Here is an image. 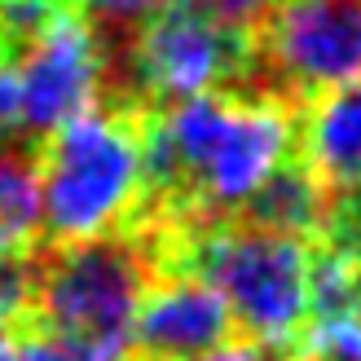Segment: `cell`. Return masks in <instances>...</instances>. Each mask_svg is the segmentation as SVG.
Returning a JSON list of instances; mask_svg holds the SVG:
<instances>
[{"mask_svg": "<svg viewBox=\"0 0 361 361\" xmlns=\"http://www.w3.org/2000/svg\"><path fill=\"white\" fill-rule=\"evenodd\" d=\"M300 106L274 93H203L141 111L146 198H172L194 216L243 212L295 150Z\"/></svg>", "mask_w": 361, "mask_h": 361, "instance_id": "1", "label": "cell"}, {"mask_svg": "<svg viewBox=\"0 0 361 361\" xmlns=\"http://www.w3.org/2000/svg\"><path fill=\"white\" fill-rule=\"evenodd\" d=\"M40 229L58 247L115 238L146 203L141 111L88 106L40 141Z\"/></svg>", "mask_w": 361, "mask_h": 361, "instance_id": "2", "label": "cell"}, {"mask_svg": "<svg viewBox=\"0 0 361 361\" xmlns=\"http://www.w3.org/2000/svg\"><path fill=\"white\" fill-rule=\"evenodd\" d=\"M225 300L229 317L264 348L304 335L313 313V251L260 225H212L190 238V269Z\"/></svg>", "mask_w": 361, "mask_h": 361, "instance_id": "3", "label": "cell"}, {"mask_svg": "<svg viewBox=\"0 0 361 361\" xmlns=\"http://www.w3.org/2000/svg\"><path fill=\"white\" fill-rule=\"evenodd\" d=\"M247 88L264 93L256 75V31H233L190 0H164L133 27L128 88H119L111 106L159 111L185 97Z\"/></svg>", "mask_w": 361, "mask_h": 361, "instance_id": "4", "label": "cell"}, {"mask_svg": "<svg viewBox=\"0 0 361 361\" xmlns=\"http://www.w3.org/2000/svg\"><path fill=\"white\" fill-rule=\"evenodd\" d=\"M146 286V256L128 238L58 247V256L31 282V326L75 339L102 361H123Z\"/></svg>", "mask_w": 361, "mask_h": 361, "instance_id": "5", "label": "cell"}, {"mask_svg": "<svg viewBox=\"0 0 361 361\" xmlns=\"http://www.w3.org/2000/svg\"><path fill=\"white\" fill-rule=\"evenodd\" d=\"M256 75L291 106L361 84V0H278L256 27Z\"/></svg>", "mask_w": 361, "mask_h": 361, "instance_id": "6", "label": "cell"}, {"mask_svg": "<svg viewBox=\"0 0 361 361\" xmlns=\"http://www.w3.org/2000/svg\"><path fill=\"white\" fill-rule=\"evenodd\" d=\"M23 141H44L66 119L97 106L111 80V53L102 31L75 5H62L13 53Z\"/></svg>", "mask_w": 361, "mask_h": 361, "instance_id": "7", "label": "cell"}, {"mask_svg": "<svg viewBox=\"0 0 361 361\" xmlns=\"http://www.w3.org/2000/svg\"><path fill=\"white\" fill-rule=\"evenodd\" d=\"M233 317L225 300L194 274H168L146 286L133 322V344L146 361H198L216 344H225Z\"/></svg>", "mask_w": 361, "mask_h": 361, "instance_id": "8", "label": "cell"}, {"mask_svg": "<svg viewBox=\"0 0 361 361\" xmlns=\"http://www.w3.org/2000/svg\"><path fill=\"white\" fill-rule=\"evenodd\" d=\"M295 141L300 164L326 194L361 185V84H344L304 102V119L295 115Z\"/></svg>", "mask_w": 361, "mask_h": 361, "instance_id": "9", "label": "cell"}, {"mask_svg": "<svg viewBox=\"0 0 361 361\" xmlns=\"http://www.w3.org/2000/svg\"><path fill=\"white\" fill-rule=\"evenodd\" d=\"M243 212H247V225L286 233V238H304V233L322 229L326 190L317 185V176L304 168L300 159H286V164L251 194V203Z\"/></svg>", "mask_w": 361, "mask_h": 361, "instance_id": "10", "label": "cell"}, {"mask_svg": "<svg viewBox=\"0 0 361 361\" xmlns=\"http://www.w3.org/2000/svg\"><path fill=\"white\" fill-rule=\"evenodd\" d=\"M40 233V176L27 146H0V260H27Z\"/></svg>", "mask_w": 361, "mask_h": 361, "instance_id": "11", "label": "cell"}, {"mask_svg": "<svg viewBox=\"0 0 361 361\" xmlns=\"http://www.w3.org/2000/svg\"><path fill=\"white\" fill-rule=\"evenodd\" d=\"M304 348L313 361H361V295L339 309L313 313L304 326Z\"/></svg>", "mask_w": 361, "mask_h": 361, "instance_id": "12", "label": "cell"}, {"mask_svg": "<svg viewBox=\"0 0 361 361\" xmlns=\"http://www.w3.org/2000/svg\"><path fill=\"white\" fill-rule=\"evenodd\" d=\"M13 361H102V357L66 335H53L44 326H27L13 339Z\"/></svg>", "mask_w": 361, "mask_h": 361, "instance_id": "13", "label": "cell"}, {"mask_svg": "<svg viewBox=\"0 0 361 361\" xmlns=\"http://www.w3.org/2000/svg\"><path fill=\"white\" fill-rule=\"evenodd\" d=\"M190 5L203 9L207 18H216V23L233 27V31H256L278 0H190Z\"/></svg>", "mask_w": 361, "mask_h": 361, "instance_id": "14", "label": "cell"}, {"mask_svg": "<svg viewBox=\"0 0 361 361\" xmlns=\"http://www.w3.org/2000/svg\"><path fill=\"white\" fill-rule=\"evenodd\" d=\"M31 282L35 274L27 269V260H0V322H18V313L31 304Z\"/></svg>", "mask_w": 361, "mask_h": 361, "instance_id": "15", "label": "cell"}, {"mask_svg": "<svg viewBox=\"0 0 361 361\" xmlns=\"http://www.w3.org/2000/svg\"><path fill=\"white\" fill-rule=\"evenodd\" d=\"M154 5L164 0H75V9L88 18V23H106V27H137Z\"/></svg>", "mask_w": 361, "mask_h": 361, "instance_id": "16", "label": "cell"}, {"mask_svg": "<svg viewBox=\"0 0 361 361\" xmlns=\"http://www.w3.org/2000/svg\"><path fill=\"white\" fill-rule=\"evenodd\" d=\"M198 361H278V357H274V348L256 344V339H225V344H216Z\"/></svg>", "mask_w": 361, "mask_h": 361, "instance_id": "17", "label": "cell"}, {"mask_svg": "<svg viewBox=\"0 0 361 361\" xmlns=\"http://www.w3.org/2000/svg\"><path fill=\"white\" fill-rule=\"evenodd\" d=\"M0 361H13V335H9V322H0Z\"/></svg>", "mask_w": 361, "mask_h": 361, "instance_id": "18", "label": "cell"}, {"mask_svg": "<svg viewBox=\"0 0 361 361\" xmlns=\"http://www.w3.org/2000/svg\"><path fill=\"white\" fill-rule=\"evenodd\" d=\"M123 361H128V357H123Z\"/></svg>", "mask_w": 361, "mask_h": 361, "instance_id": "19", "label": "cell"}]
</instances>
